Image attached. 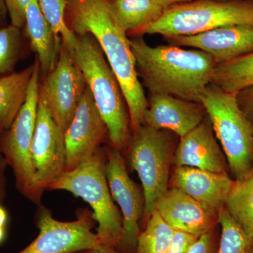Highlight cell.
Instances as JSON below:
<instances>
[{
  "instance_id": "1",
  "label": "cell",
  "mask_w": 253,
  "mask_h": 253,
  "mask_svg": "<svg viewBox=\"0 0 253 253\" xmlns=\"http://www.w3.org/2000/svg\"><path fill=\"white\" fill-rule=\"evenodd\" d=\"M66 19L76 35L89 33L99 43L126 98L131 130L144 124L148 99L136 71L127 34L113 18L109 0H67Z\"/></svg>"
},
{
  "instance_id": "2",
  "label": "cell",
  "mask_w": 253,
  "mask_h": 253,
  "mask_svg": "<svg viewBox=\"0 0 253 253\" xmlns=\"http://www.w3.org/2000/svg\"><path fill=\"white\" fill-rule=\"evenodd\" d=\"M130 42L138 76L149 94L171 95L201 103L216 66L209 54L169 44L151 46L141 37Z\"/></svg>"
},
{
  "instance_id": "3",
  "label": "cell",
  "mask_w": 253,
  "mask_h": 253,
  "mask_svg": "<svg viewBox=\"0 0 253 253\" xmlns=\"http://www.w3.org/2000/svg\"><path fill=\"white\" fill-rule=\"evenodd\" d=\"M73 57L85 78L94 104L107 126L111 146L122 152L130 142V118L117 77L99 43L89 33L76 35Z\"/></svg>"
},
{
  "instance_id": "4",
  "label": "cell",
  "mask_w": 253,
  "mask_h": 253,
  "mask_svg": "<svg viewBox=\"0 0 253 253\" xmlns=\"http://www.w3.org/2000/svg\"><path fill=\"white\" fill-rule=\"evenodd\" d=\"M48 190L66 191L87 203L98 224L100 244L117 251L123 238V217L108 184L104 148L76 169L66 171Z\"/></svg>"
},
{
  "instance_id": "5",
  "label": "cell",
  "mask_w": 253,
  "mask_h": 253,
  "mask_svg": "<svg viewBox=\"0 0 253 253\" xmlns=\"http://www.w3.org/2000/svg\"><path fill=\"white\" fill-rule=\"evenodd\" d=\"M217 140L235 180L253 169V121L243 111L236 95L210 84L201 95Z\"/></svg>"
},
{
  "instance_id": "6",
  "label": "cell",
  "mask_w": 253,
  "mask_h": 253,
  "mask_svg": "<svg viewBox=\"0 0 253 253\" xmlns=\"http://www.w3.org/2000/svg\"><path fill=\"white\" fill-rule=\"evenodd\" d=\"M231 26L253 27V0H194L175 5L165 10L141 36L159 35L167 39Z\"/></svg>"
},
{
  "instance_id": "7",
  "label": "cell",
  "mask_w": 253,
  "mask_h": 253,
  "mask_svg": "<svg viewBox=\"0 0 253 253\" xmlns=\"http://www.w3.org/2000/svg\"><path fill=\"white\" fill-rule=\"evenodd\" d=\"M173 133L141 125L132 131L128 160L141 181L145 198L144 220L156 210L169 188V169L174 151Z\"/></svg>"
},
{
  "instance_id": "8",
  "label": "cell",
  "mask_w": 253,
  "mask_h": 253,
  "mask_svg": "<svg viewBox=\"0 0 253 253\" xmlns=\"http://www.w3.org/2000/svg\"><path fill=\"white\" fill-rule=\"evenodd\" d=\"M30 82L26 101L12 124L0 134V151L12 169L16 189L34 204L41 201L37 196L35 169L31 146L36 129L40 97L41 70L38 60Z\"/></svg>"
},
{
  "instance_id": "9",
  "label": "cell",
  "mask_w": 253,
  "mask_h": 253,
  "mask_svg": "<svg viewBox=\"0 0 253 253\" xmlns=\"http://www.w3.org/2000/svg\"><path fill=\"white\" fill-rule=\"evenodd\" d=\"M104 149L108 184L123 217V238L117 251L121 253H134L144 216V191L128 174L122 153L111 146Z\"/></svg>"
},
{
  "instance_id": "10",
  "label": "cell",
  "mask_w": 253,
  "mask_h": 253,
  "mask_svg": "<svg viewBox=\"0 0 253 253\" xmlns=\"http://www.w3.org/2000/svg\"><path fill=\"white\" fill-rule=\"evenodd\" d=\"M87 84L73 54L61 44L56 66L40 86L54 122L63 133L72 121Z\"/></svg>"
},
{
  "instance_id": "11",
  "label": "cell",
  "mask_w": 253,
  "mask_h": 253,
  "mask_svg": "<svg viewBox=\"0 0 253 253\" xmlns=\"http://www.w3.org/2000/svg\"><path fill=\"white\" fill-rule=\"evenodd\" d=\"M92 212L83 211L77 219L61 221L51 211L41 206L37 213L39 234L27 247L16 253H71L101 247L96 233Z\"/></svg>"
},
{
  "instance_id": "12",
  "label": "cell",
  "mask_w": 253,
  "mask_h": 253,
  "mask_svg": "<svg viewBox=\"0 0 253 253\" xmlns=\"http://www.w3.org/2000/svg\"><path fill=\"white\" fill-rule=\"evenodd\" d=\"M37 196L41 201L44 191L66 171L63 133L54 122L41 95L36 129L31 146Z\"/></svg>"
},
{
  "instance_id": "13",
  "label": "cell",
  "mask_w": 253,
  "mask_h": 253,
  "mask_svg": "<svg viewBox=\"0 0 253 253\" xmlns=\"http://www.w3.org/2000/svg\"><path fill=\"white\" fill-rule=\"evenodd\" d=\"M66 171L73 170L100 149L106 138L107 126L94 104L89 87L78 104L72 121L63 133Z\"/></svg>"
},
{
  "instance_id": "14",
  "label": "cell",
  "mask_w": 253,
  "mask_h": 253,
  "mask_svg": "<svg viewBox=\"0 0 253 253\" xmlns=\"http://www.w3.org/2000/svg\"><path fill=\"white\" fill-rule=\"evenodd\" d=\"M168 44L204 51L217 65L253 53V27L231 26L191 36L165 39Z\"/></svg>"
},
{
  "instance_id": "15",
  "label": "cell",
  "mask_w": 253,
  "mask_h": 253,
  "mask_svg": "<svg viewBox=\"0 0 253 253\" xmlns=\"http://www.w3.org/2000/svg\"><path fill=\"white\" fill-rule=\"evenodd\" d=\"M156 211L174 230L200 237L215 229L218 212L181 190L168 189L158 201Z\"/></svg>"
},
{
  "instance_id": "16",
  "label": "cell",
  "mask_w": 253,
  "mask_h": 253,
  "mask_svg": "<svg viewBox=\"0 0 253 253\" xmlns=\"http://www.w3.org/2000/svg\"><path fill=\"white\" fill-rule=\"evenodd\" d=\"M172 165L210 172L228 174L227 160L208 116L202 123L180 138L174 151Z\"/></svg>"
},
{
  "instance_id": "17",
  "label": "cell",
  "mask_w": 253,
  "mask_h": 253,
  "mask_svg": "<svg viewBox=\"0 0 253 253\" xmlns=\"http://www.w3.org/2000/svg\"><path fill=\"white\" fill-rule=\"evenodd\" d=\"M144 124L171 131L181 138L199 126L207 116L201 103L167 94H149Z\"/></svg>"
},
{
  "instance_id": "18",
  "label": "cell",
  "mask_w": 253,
  "mask_h": 253,
  "mask_svg": "<svg viewBox=\"0 0 253 253\" xmlns=\"http://www.w3.org/2000/svg\"><path fill=\"white\" fill-rule=\"evenodd\" d=\"M234 181L228 174L190 167L176 168L173 176L174 187L217 212L225 206Z\"/></svg>"
},
{
  "instance_id": "19",
  "label": "cell",
  "mask_w": 253,
  "mask_h": 253,
  "mask_svg": "<svg viewBox=\"0 0 253 253\" xmlns=\"http://www.w3.org/2000/svg\"><path fill=\"white\" fill-rule=\"evenodd\" d=\"M23 29L32 50L37 54L41 74L45 77L56 66L61 41L46 21L38 0H31L28 5Z\"/></svg>"
},
{
  "instance_id": "20",
  "label": "cell",
  "mask_w": 253,
  "mask_h": 253,
  "mask_svg": "<svg viewBox=\"0 0 253 253\" xmlns=\"http://www.w3.org/2000/svg\"><path fill=\"white\" fill-rule=\"evenodd\" d=\"M109 6L118 26L127 36L136 37L158 21L166 10L156 0H109Z\"/></svg>"
},
{
  "instance_id": "21",
  "label": "cell",
  "mask_w": 253,
  "mask_h": 253,
  "mask_svg": "<svg viewBox=\"0 0 253 253\" xmlns=\"http://www.w3.org/2000/svg\"><path fill=\"white\" fill-rule=\"evenodd\" d=\"M35 63L0 78V134L9 129L25 101Z\"/></svg>"
},
{
  "instance_id": "22",
  "label": "cell",
  "mask_w": 253,
  "mask_h": 253,
  "mask_svg": "<svg viewBox=\"0 0 253 253\" xmlns=\"http://www.w3.org/2000/svg\"><path fill=\"white\" fill-rule=\"evenodd\" d=\"M224 207L241 229L253 239V169L243 179L234 180Z\"/></svg>"
},
{
  "instance_id": "23",
  "label": "cell",
  "mask_w": 253,
  "mask_h": 253,
  "mask_svg": "<svg viewBox=\"0 0 253 253\" xmlns=\"http://www.w3.org/2000/svg\"><path fill=\"white\" fill-rule=\"evenodd\" d=\"M211 83L236 95L240 91L253 86V53L217 65Z\"/></svg>"
},
{
  "instance_id": "24",
  "label": "cell",
  "mask_w": 253,
  "mask_h": 253,
  "mask_svg": "<svg viewBox=\"0 0 253 253\" xmlns=\"http://www.w3.org/2000/svg\"><path fill=\"white\" fill-rule=\"evenodd\" d=\"M174 232V229L155 210L141 229L134 253H167Z\"/></svg>"
},
{
  "instance_id": "25",
  "label": "cell",
  "mask_w": 253,
  "mask_h": 253,
  "mask_svg": "<svg viewBox=\"0 0 253 253\" xmlns=\"http://www.w3.org/2000/svg\"><path fill=\"white\" fill-rule=\"evenodd\" d=\"M221 226L217 253H253V239L250 237L231 217L225 207L218 212Z\"/></svg>"
},
{
  "instance_id": "26",
  "label": "cell",
  "mask_w": 253,
  "mask_h": 253,
  "mask_svg": "<svg viewBox=\"0 0 253 253\" xmlns=\"http://www.w3.org/2000/svg\"><path fill=\"white\" fill-rule=\"evenodd\" d=\"M24 33L12 25L0 28V78L14 73L24 56Z\"/></svg>"
},
{
  "instance_id": "27",
  "label": "cell",
  "mask_w": 253,
  "mask_h": 253,
  "mask_svg": "<svg viewBox=\"0 0 253 253\" xmlns=\"http://www.w3.org/2000/svg\"><path fill=\"white\" fill-rule=\"evenodd\" d=\"M42 12L59 37L61 44L73 54L77 36L68 27L66 19L67 0H38Z\"/></svg>"
},
{
  "instance_id": "28",
  "label": "cell",
  "mask_w": 253,
  "mask_h": 253,
  "mask_svg": "<svg viewBox=\"0 0 253 253\" xmlns=\"http://www.w3.org/2000/svg\"><path fill=\"white\" fill-rule=\"evenodd\" d=\"M219 239L215 229L200 236L188 253H217Z\"/></svg>"
},
{
  "instance_id": "29",
  "label": "cell",
  "mask_w": 253,
  "mask_h": 253,
  "mask_svg": "<svg viewBox=\"0 0 253 253\" xmlns=\"http://www.w3.org/2000/svg\"><path fill=\"white\" fill-rule=\"evenodd\" d=\"M199 238L189 233L174 230L170 246L166 253H188Z\"/></svg>"
},
{
  "instance_id": "30",
  "label": "cell",
  "mask_w": 253,
  "mask_h": 253,
  "mask_svg": "<svg viewBox=\"0 0 253 253\" xmlns=\"http://www.w3.org/2000/svg\"><path fill=\"white\" fill-rule=\"evenodd\" d=\"M236 98L241 109L253 121V86L240 91Z\"/></svg>"
},
{
  "instance_id": "31",
  "label": "cell",
  "mask_w": 253,
  "mask_h": 253,
  "mask_svg": "<svg viewBox=\"0 0 253 253\" xmlns=\"http://www.w3.org/2000/svg\"><path fill=\"white\" fill-rule=\"evenodd\" d=\"M7 166L4 156L0 151V204L4 201L5 195H6V176L5 171Z\"/></svg>"
},
{
  "instance_id": "32",
  "label": "cell",
  "mask_w": 253,
  "mask_h": 253,
  "mask_svg": "<svg viewBox=\"0 0 253 253\" xmlns=\"http://www.w3.org/2000/svg\"><path fill=\"white\" fill-rule=\"evenodd\" d=\"M71 253H121L116 251V249H111V248L104 247L101 246L96 249H91L83 250V251H76V252Z\"/></svg>"
},
{
  "instance_id": "33",
  "label": "cell",
  "mask_w": 253,
  "mask_h": 253,
  "mask_svg": "<svg viewBox=\"0 0 253 253\" xmlns=\"http://www.w3.org/2000/svg\"><path fill=\"white\" fill-rule=\"evenodd\" d=\"M7 16L8 12L5 0H0V28L7 26Z\"/></svg>"
},
{
  "instance_id": "34",
  "label": "cell",
  "mask_w": 253,
  "mask_h": 253,
  "mask_svg": "<svg viewBox=\"0 0 253 253\" xmlns=\"http://www.w3.org/2000/svg\"><path fill=\"white\" fill-rule=\"evenodd\" d=\"M165 9L171 7L175 5L183 4V3L189 2L194 0H156Z\"/></svg>"
},
{
  "instance_id": "35",
  "label": "cell",
  "mask_w": 253,
  "mask_h": 253,
  "mask_svg": "<svg viewBox=\"0 0 253 253\" xmlns=\"http://www.w3.org/2000/svg\"><path fill=\"white\" fill-rule=\"evenodd\" d=\"M8 220V214L6 209L0 204V226L6 227Z\"/></svg>"
},
{
  "instance_id": "36",
  "label": "cell",
  "mask_w": 253,
  "mask_h": 253,
  "mask_svg": "<svg viewBox=\"0 0 253 253\" xmlns=\"http://www.w3.org/2000/svg\"><path fill=\"white\" fill-rule=\"evenodd\" d=\"M5 236H6V227L0 226V244L4 241Z\"/></svg>"
},
{
  "instance_id": "37",
  "label": "cell",
  "mask_w": 253,
  "mask_h": 253,
  "mask_svg": "<svg viewBox=\"0 0 253 253\" xmlns=\"http://www.w3.org/2000/svg\"></svg>"
}]
</instances>
